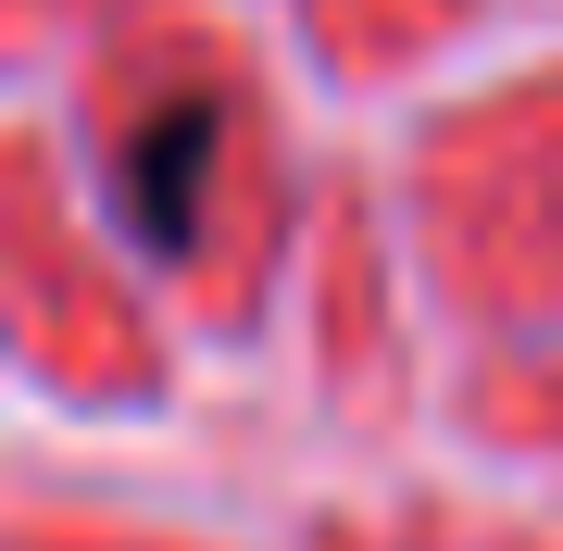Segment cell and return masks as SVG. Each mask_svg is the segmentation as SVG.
<instances>
[{
	"label": "cell",
	"instance_id": "obj_1",
	"mask_svg": "<svg viewBox=\"0 0 563 551\" xmlns=\"http://www.w3.org/2000/svg\"><path fill=\"white\" fill-rule=\"evenodd\" d=\"M213 151H225V113L188 88V101H163L139 139H125V213H139L151 251H188L201 239V188H213Z\"/></svg>",
	"mask_w": 563,
	"mask_h": 551
}]
</instances>
